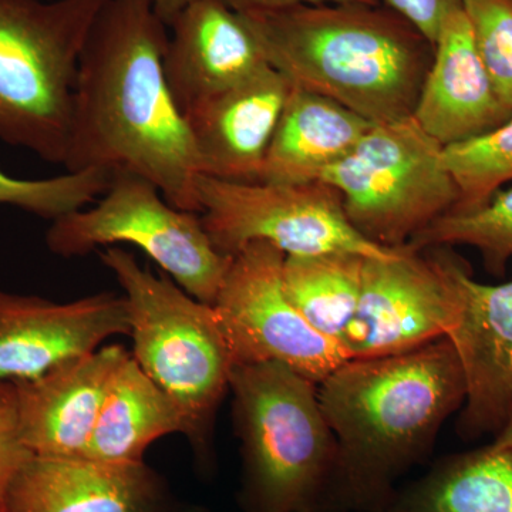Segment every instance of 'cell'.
Wrapping results in <instances>:
<instances>
[{"label":"cell","mask_w":512,"mask_h":512,"mask_svg":"<svg viewBox=\"0 0 512 512\" xmlns=\"http://www.w3.org/2000/svg\"><path fill=\"white\" fill-rule=\"evenodd\" d=\"M171 512H202V511H198V510H194V511H192V510L191 511H181V510H175V508H174V510L171 511Z\"/></svg>","instance_id":"cell-33"},{"label":"cell","mask_w":512,"mask_h":512,"mask_svg":"<svg viewBox=\"0 0 512 512\" xmlns=\"http://www.w3.org/2000/svg\"><path fill=\"white\" fill-rule=\"evenodd\" d=\"M130 244L198 301L212 305L231 256L212 244L200 214L178 210L146 178L116 173L93 204L52 221L46 245L63 258Z\"/></svg>","instance_id":"cell-8"},{"label":"cell","mask_w":512,"mask_h":512,"mask_svg":"<svg viewBox=\"0 0 512 512\" xmlns=\"http://www.w3.org/2000/svg\"><path fill=\"white\" fill-rule=\"evenodd\" d=\"M463 311L447 339L466 376L457 431L464 440L497 436L512 413V282L485 285L461 276Z\"/></svg>","instance_id":"cell-13"},{"label":"cell","mask_w":512,"mask_h":512,"mask_svg":"<svg viewBox=\"0 0 512 512\" xmlns=\"http://www.w3.org/2000/svg\"><path fill=\"white\" fill-rule=\"evenodd\" d=\"M100 259L127 301L131 356L173 400L183 414L185 436L207 460L232 369L217 313L174 281L138 264L123 248H106Z\"/></svg>","instance_id":"cell-5"},{"label":"cell","mask_w":512,"mask_h":512,"mask_svg":"<svg viewBox=\"0 0 512 512\" xmlns=\"http://www.w3.org/2000/svg\"><path fill=\"white\" fill-rule=\"evenodd\" d=\"M285 254L264 241L231 256L212 303L232 367L276 362L320 383L350 357L296 311L284 289Z\"/></svg>","instance_id":"cell-11"},{"label":"cell","mask_w":512,"mask_h":512,"mask_svg":"<svg viewBox=\"0 0 512 512\" xmlns=\"http://www.w3.org/2000/svg\"><path fill=\"white\" fill-rule=\"evenodd\" d=\"M175 433L185 434L183 414L130 355L111 380L84 457L138 463L154 441Z\"/></svg>","instance_id":"cell-20"},{"label":"cell","mask_w":512,"mask_h":512,"mask_svg":"<svg viewBox=\"0 0 512 512\" xmlns=\"http://www.w3.org/2000/svg\"><path fill=\"white\" fill-rule=\"evenodd\" d=\"M319 512H345V511L340 510V508H338V507H328V508H323V510H320Z\"/></svg>","instance_id":"cell-32"},{"label":"cell","mask_w":512,"mask_h":512,"mask_svg":"<svg viewBox=\"0 0 512 512\" xmlns=\"http://www.w3.org/2000/svg\"><path fill=\"white\" fill-rule=\"evenodd\" d=\"M511 114L481 62L466 13H451L434 42L413 119L448 147L483 136Z\"/></svg>","instance_id":"cell-18"},{"label":"cell","mask_w":512,"mask_h":512,"mask_svg":"<svg viewBox=\"0 0 512 512\" xmlns=\"http://www.w3.org/2000/svg\"><path fill=\"white\" fill-rule=\"evenodd\" d=\"M168 26L154 0H107L77 76L63 167L136 174L178 210L200 214L202 165L164 72Z\"/></svg>","instance_id":"cell-1"},{"label":"cell","mask_w":512,"mask_h":512,"mask_svg":"<svg viewBox=\"0 0 512 512\" xmlns=\"http://www.w3.org/2000/svg\"><path fill=\"white\" fill-rule=\"evenodd\" d=\"M198 195L202 225L227 256L256 241L286 256L352 252L389 258L396 251L363 237L346 217L339 192L322 181L238 183L202 175Z\"/></svg>","instance_id":"cell-9"},{"label":"cell","mask_w":512,"mask_h":512,"mask_svg":"<svg viewBox=\"0 0 512 512\" xmlns=\"http://www.w3.org/2000/svg\"><path fill=\"white\" fill-rule=\"evenodd\" d=\"M493 446L512 451V413L507 424H505L504 429L495 436Z\"/></svg>","instance_id":"cell-31"},{"label":"cell","mask_w":512,"mask_h":512,"mask_svg":"<svg viewBox=\"0 0 512 512\" xmlns=\"http://www.w3.org/2000/svg\"><path fill=\"white\" fill-rule=\"evenodd\" d=\"M318 394L338 443L332 507L386 512L400 478L429 457L443 424L464 406L467 383L443 338L400 355L346 360Z\"/></svg>","instance_id":"cell-2"},{"label":"cell","mask_w":512,"mask_h":512,"mask_svg":"<svg viewBox=\"0 0 512 512\" xmlns=\"http://www.w3.org/2000/svg\"><path fill=\"white\" fill-rule=\"evenodd\" d=\"M33 456L20 429L16 384L0 383V512H6L10 487Z\"/></svg>","instance_id":"cell-27"},{"label":"cell","mask_w":512,"mask_h":512,"mask_svg":"<svg viewBox=\"0 0 512 512\" xmlns=\"http://www.w3.org/2000/svg\"><path fill=\"white\" fill-rule=\"evenodd\" d=\"M373 124L336 101L292 86L266 153L261 181H318L348 156Z\"/></svg>","instance_id":"cell-19"},{"label":"cell","mask_w":512,"mask_h":512,"mask_svg":"<svg viewBox=\"0 0 512 512\" xmlns=\"http://www.w3.org/2000/svg\"><path fill=\"white\" fill-rule=\"evenodd\" d=\"M170 494L144 461L33 456L10 487L6 512H171Z\"/></svg>","instance_id":"cell-15"},{"label":"cell","mask_w":512,"mask_h":512,"mask_svg":"<svg viewBox=\"0 0 512 512\" xmlns=\"http://www.w3.org/2000/svg\"><path fill=\"white\" fill-rule=\"evenodd\" d=\"M466 266L443 247H397L366 258L362 291L343 346L350 359L400 355L448 338L463 311Z\"/></svg>","instance_id":"cell-10"},{"label":"cell","mask_w":512,"mask_h":512,"mask_svg":"<svg viewBox=\"0 0 512 512\" xmlns=\"http://www.w3.org/2000/svg\"><path fill=\"white\" fill-rule=\"evenodd\" d=\"M131 353L107 345L16 384L22 437L35 456L84 457L113 376Z\"/></svg>","instance_id":"cell-17"},{"label":"cell","mask_w":512,"mask_h":512,"mask_svg":"<svg viewBox=\"0 0 512 512\" xmlns=\"http://www.w3.org/2000/svg\"><path fill=\"white\" fill-rule=\"evenodd\" d=\"M386 512H512V451L490 444L440 458Z\"/></svg>","instance_id":"cell-21"},{"label":"cell","mask_w":512,"mask_h":512,"mask_svg":"<svg viewBox=\"0 0 512 512\" xmlns=\"http://www.w3.org/2000/svg\"><path fill=\"white\" fill-rule=\"evenodd\" d=\"M191 2L192 0H154V8L165 25L170 26L178 13Z\"/></svg>","instance_id":"cell-30"},{"label":"cell","mask_w":512,"mask_h":512,"mask_svg":"<svg viewBox=\"0 0 512 512\" xmlns=\"http://www.w3.org/2000/svg\"><path fill=\"white\" fill-rule=\"evenodd\" d=\"M111 178L106 171L86 170L66 171L43 180H20L0 168V205L55 221L93 204L109 188Z\"/></svg>","instance_id":"cell-25"},{"label":"cell","mask_w":512,"mask_h":512,"mask_svg":"<svg viewBox=\"0 0 512 512\" xmlns=\"http://www.w3.org/2000/svg\"><path fill=\"white\" fill-rule=\"evenodd\" d=\"M386 3L433 45L448 16L463 9V0H386Z\"/></svg>","instance_id":"cell-28"},{"label":"cell","mask_w":512,"mask_h":512,"mask_svg":"<svg viewBox=\"0 0 512 512\" xmlns=\"http://www.w3.org/2000/svg\"><path fill=\"white\" fill-rule=\"evenodd\" d=\"M168 30L165 79L184 117L271 66L241 13L221 0H192Z\"/></svg>","instance_id":"cell-14"},{"label":"cell","mask_w":512,"mask_h":512,"mask_svg":"<svg viewBox=\"0 0 512 512\" xmlns=\"http://www.w3.org/2000/svg\"><path fill=\"white\" fill-rule=\"evenodd\" d=\"M318 181L339 192L346 217L363 237L386 248L409 244L458 201L444 147L412 116L373 124Z\"/></svg>","instance_id":"cell-7"},{"label":"cell","mask_w":512,"mask_h":512,"mask_svg":"<svg viewBox=\"0 0 512 512\" xmlns=\"http://www.w3.org/2000/svg\"><path fill=\"white\" fill-rule=\"evenodd\" d=\"M409 245L417 249L467 245L480 251L491 274H504L512 258V188L495 192L476 210L448 212L410 239Z\"/></svg>","instance_id":"cell-23"},{"label":"cell","mask_w":512,"mask_h":512,"mask_svg":"<svg viewBox=\"0 0 512 512\" xmlns=\"http://www.w3.org/2000/svg\"><path fill=\"white\" fill-rule=\"evenodd\" d=\"M117 335H130L124 295L59 303L0 291V383L32 382Z\"/></svg>","instance_id":"cell-12"},{"label":"cell","mask_w":512,"mask_h":512,"mask_svg":"<svg viewBox=\"0 0 512 512\" xmlns=\"http://www.w3.org/2000/svg\"><path fill=\"white\" fill-rule=\"evenodd\" d=\"M463 10L495 92L512 111V0H463Z\"/></svg>","instance_id":"cell-26"},{"label":"cell","mask_w":512,"mask_h":512,"mask_svg":"<svg viewBox=\"0 0 512 512\" xmlns=\"http://www.w3.org/2000/svg\"><path fill=\"white\" fill-rule=\"evenodd\" d=\"M318 384L276 362L234 366L229 375L241 441L239 504L245 512H319L332 507L338 443Z\"/></svg>","instance_id":"cell-4"},{"label":"cell","mask_w":512,"mask_h":512,"mask_svg":"<svg viewBox=\"0 0 512 512\" xmlns=\"http://www.w3.org/2000/svg\"><path fill=\"white\" fill-rule=\"evenodd\" d=\"M444 161L458 192L451 212H468L484 205L512 181V114L483 136L444 147Z\"/></svg>","instance_id":"cell-24"},{"label":"cell","mask_w":512,"mask_h":512,"mask_svg":"<svg viewBox=\"0 0 512 512\" xmlns=\"http://www.w3.org/2000/svg\"><path fill=\"white\" fill-rule=\"evenodd\" d=\"M221 2L239 13L272 12V10L299 8V6L345 5V3L379 5V0H221Z\"/></svg>","instance_id":"cell-29"},{"label":"cell","mask_w":512,"mask_h":512,"mask_svg":"<svg viewBox=\"0 0 512 512\" xmlns=\"http://www.w3.org/2000/svg\"><path fill=\"white\" fill-rule=\"evenodd\" d=\"M365 261L352 252L285 256L286 296L313 329L342 343L359 305Z\"/></svg>","instance_id":"cell-22"},{"label":"cell","mask_w":512,"mask_h":512,"mask_svg":"<svg viewBox=\"0 0 512 512\" xmlns=\"http://www.w3.org/2000/svg\"><path fill=\"white\" fill-rule=\"evenodd\" d=\"M291 90L284 74L269 66L185 113L202 173L238 183L261 181Z\"/></svg>","instance_id":"cell-16"},{"label":"cell","mask_w":512,"mask_h":512,"mask_svg":"<svg viewBox=\"0 0 512 512\" xmlns=\"http://www.w3.org/2000/svg\"><path fill=\"white\" fill-rule=\"evenodd\" d=\"M241 16L268 63L296 89L372 124L413 116L434 45L393 10L345 3Z\"/></svg>","instance_id":"cell-3"},{"label":"cell","mask_w":512,"mask_h":512,"mask_svg":"<svg viewBox=\"0 0 512 512\" xmlns=\"http://www.w3.org/2000/svg\"><path fill=\"white\" fill-rule=\"evenodd\" d=\"M107 0H0V140L63 165L84 47Z\"/></svg>","instance_id":"cell-6"}]
</instances>
